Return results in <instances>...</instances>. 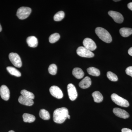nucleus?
I'll return each mask as SVG.
<instances>
[{
	"label": "nucleus",
	"mask_w": 132,
	"mask_h": 132,
	"mask_svg": "<svg viewBox=\"0 0 132 132\" xmlns=\"http://www.w3.org/2000/svg\"><path fill=\"white\" fill-rule=\"evenodd\" d=\"M68 115V109L66 108L57 109L54 112V121L55 123L61 124L65 121Z\"/></svg>",
	"instance_id": "nucleus-1"
},
{
	"label": "nucleus",
	"mask_w": 132,
	"mask_h": 132,
	"mask_svg": "<svg viewBox=\"0 0 132 132\" xmlns=\"http://www.w3.org/2000/svg\"><path fill=\"white\" fill-rule=\"evenodd\" d=\"M95 33L101 40L106 43H110L112 41V36L108 31L101 27H97L95 29Z\"/></svg>",
	"instance_id": "nucleus-2"
},
{
	"label": "nucleus",
	"mask_w": 132,
	"mask_h": 132,
	"mask_svg": "<svg viewBox=\"0 0 132 132\" xmlns=\"http://www.w3.org/2000/svg\"><path fill=\"white\" fill-rule=\"evenodd\" d=\"M112 100L118 105L124 107H128L130 105L128 101L126 99L123 98L118 95L113 94L111 96Z\"/></svg>",
	"instance_id": "nucleus-3"
},
{
	"label": "nucleus",
	"mask_w": 132,
	"mask_h": 132,
	"mask_svg": "<svg viewBox=\"0 0 132 132\" xmlns=\"http://www.w3.org/2000/svg\"><path fill=\"white\" fill-rule=\"evenodd\" d=\"M32 10L30 8L27 7H21L17 10L16 15L20 20L27 19L31 14Z\"/></svg>",
	"instance_id": "nucleus-4"
},
{
	"label": "nucleus",
	"mask_w": 132,
	"mask_h": 132,
	"mask_svg": "<svg viewBox=\"0 0 132 132\" xmlns=\"http://www.w3.org/2000/svg\"><path fill=\"white\" fill-rule=\"evenodd\" d=\"M76 53L79 56L85 58H92L94 54L93 52L88 50L84 47H79L77 48Z\"/></svg>",
	"instance_id": "nucleus-5"
},
{
	"label": "nucleus",
	"mask_w": 132,
	"mask_h": 132,
	"mask_svg": "<svg viewBox=\"0 0 132 132\" xmlns=\"http://www.w3.org/2000/svg\"><path fill=\"white\" fill-rule=\"evenodd\" d=\"M9 59L13 65L17 68L21 67L22 63L20 57L16 53H11L9 54Z\"/></svg>",
	"instance_id": "nucleus-6"
},
{
	"label": "nucleus",
	"mask_w": 132,
	"mask_h": 132,
	"mask_svg": "<svg viewBox=\"0 0 132 132\" xmlns=\"http://www.w3.org/2000/svg\"><path fill=\"white\" fill-rule=\"evenodd\" d=\"M68 93L69 99L71 101L75 100L78 97V93L75 86L70 83L67 86Z\"/></svg>",
	"instance_id": "nucleus-7"
},
{
	"label": "nucleus",
	"mask_w": 132,
	"mask_h": 132,
	"mask_svg": "<svg viewBox=\"0 0 132 132\" xmlns=\"http://www.w3.org/2000/svg\"><path fill=\"white\" fill-rule=\"evenodd\" d=\"M49 91L53 97L57 99H61L63 98V93L60 88L57 86H52L50 88Z\"/></svg>",
	"instance_id": "nucleus-8"
},
{
	"label": "nucleus",
	"mask_w": 132,
	"mask_h": 132,
	"mask_svg": "<svg viewBox=\"0 0 132 132\" xmlns=\"http://www.w3.org/2000/svg\"><path fill=\"white\" fill-rule=\"evenodd\" d=\"M82 43L84 47L90 51H94L97 48V46L95 43L90 38H85Z\"/></svg>",
	"instance_id": "nucleus-9"
},
{
	"label": "nucleus",
	"mask_w": 132,
	"mask_h": 132,
	"mask_svg": "<svg viewBox=\"0 0 132 132\" xmlns=\"http://www.w3.org/2000/svg\"><path fill=\"white\" fill-rule=\"evenodd\" d=\"M108 14L113 19L116 23H122L124 20V18L122 15L120 13L113 11H110L108 12Z\"/></svg>",
	"instance_id": "nucleus-10"
},
{
	"label": "nucleus",
	"mask_w": 132,
	"mask_h": 132,
	"mask_svg": "<svg viewBox=\"0 0 132 132\" xmlns=\"http://www.w3.org/2000/svg\"><path fill=\"white\" fill-rule=\"evenodd\" d=\"M10 91L6 85H3L0 88V95L2 99L8 101L10 98Z\"/></svg>",
	"instance_id": "nucleus-11"
},
{
	"label": "nucleus",
	"mask_w": 132,
	"mask_h": 132,
	"mask_svg": "<svg viewBox=\"0 0 132 132\" xmlns=\"http://www.w3.org/2000/svg\"><path fill=\"white\" fill-rule=\"evenodd\" d=\"M113 112L116 116L123 119H127L130 116V115L127 112L120 108H114Z\"/></svg>",
	"instance_id": "nucleus-12"
},
{
	"label": "nucleus",
	"mask_w": 132,
	"mask_h": 132,
	"mask_svg": "<svg viewBox=\"0 0 132 132\" xmlns=\"http://www.w3.org/2000/svg\"><path fill=\"white\" fill-rule=\"evenodd\" d=\"M92 84V81L90 77L86 76L79 83L80 87L82 89H86L90 87Z\"/></svg>",
	"instance_id": "nucleus-13"
},
{
	"label": "nucleus",
	"mask_w": 132,
	"mask_h": 132,
	"mask_svg": "<svg viewBox=\"0 0 132 132\" xmlns=\"http://www.w3.org/2000/svg\"><path fill=\"white\" fill-rule=\"evenodd\" d=\"M19 103L22 105L28 106H31L34 104V102L31 99L28 98L26 97H24L22 95H21L19 97Z\"/></svg>",
	"instance_id": "nucleus-14"
},
{
	"label": "nucleus",
	"mask_w": 132,
	"mask_h": 132,
	"mask_svg": "<svg viewBox=\"0 0 132 132\" xmlns=\"http://www.w3.org/2000/svg\"><path fill=\"white\" fill-rule=\"evenodd\" d=\"M27 42L29 46L30 47L35 48L38 46V39L35 36H29L27 38Z\"/></svg>",
	"instance_id": "nucleus-15"
},
{
	"label": "nucleus",
	"mask_w": 132,
	"mask_h": 132,
	"mask_svg": "<svg viewBox=\"0 0 132 132\" xmlns=\"http://www.w3.org/2000/svg\"><path fill=\"white\" fill-rule=\"evenodd\" d=\"M73 75L78 79H81L84 77L85 73L82 69L79 68L73 69L72 71Z\"/></svg>",
	"instance_id": "nucleus-16"
},
{
	"label": "nucleus",
	"mask_w": 132,
	"mask_h": 132,
	"mask_svg": "<svg viewBox=\"0 0 132 132\" xmlns=\"http://www.w3.org/2000/svg\"><path fill=\"white\" fill-rule=\"evenodd\" d=\"M23 121L26 123H32L35 120V117L34 116L30 114L25 113L22 116Z\"/></svg>",
	"instance_id": "nucleus-17"
},
{
	"label": "nucleus",
	"mask_w": 132,
	"mask_h": 132,
	"mask_svg": "<svg viewBox=\"0 0 132 132\" xmlns=\"http://www.w3.org/2000/svg\"><path fill=\"white\" fill-rule=\"evenodd\" d=\"M120 33L123 37H127L132 34V29L122 28L120 29Z\"/></svg>",
	"instance_id": "nucleus-18"
},
{
	"label": "nucleus",
	"mask_w": 132,
	"mask_h": 132,
	"mask_svg": "<svg viewBox=\"0 0 132 132\" xmlns=\"http://www.w3.org/2000/svg\"><path fill=\"white\" fill-rule=\"evenodd\" d=\"M92 96L93 97L94 100L95 102L100 103L103 101V97L102 94L98 91H96L93 93Z\"/></svg>",
	"instance_id": "nucleus-19"
},
{
	"label": "nucleus",
	"mask_w": 132,
	"mask_h": 132,
	"mask_svg": "<svg viewBox=\"0 0 132 132\" xmlns=\"http://www.w3.org/2000/svg\"><path fill=\"white\" fill-rule=\"evenodd\" d=\"M7 70L10 74L16 77H20L21 73L20 71H18L16 69L12 67H7Z\"/></svg>",
	"instance_id": "nucleus-20"
},
{
	"label": "nucleus",
	"mask_w": 132,
	"mask_h": 132,
	"mask_svg": "<svg viewBox=\"0 0 132 132\" xmlns=\"http://www.w3.org/2000/svg\"><path fill=\"white\" fill-rule=\"evenodd\" d=\"M40 117L44 120H48L50 119V116L48 111L45 109H42L40 111L39 113Z\"/></svg>",
	"instance_id": "nucleus-21"
},
{
	"label": "nucleus",
	"mask_w": 132,
	"mask_h": 132,
	"mask_svg": "<svg viewBox=\"0 0 132 132\" xmlns=\"http://www.w3.org/2000/svg\"><path fill=\"white\" fill-rule=\"evenodd\" d=\"M87 71L89 75L93 76H98L100 75V70L93 67H91L88 68Z\"/></svg>",
	"instance_id": "nucleus-22"
},
{
	"label": "nucleus",
	"mask_w": 132,
	"mask_h": 132,
	"mask_svg": "<svg viewBox=\"0 0 132 132\" xmlns=\"http://www.w3.org/2000/svg\"><path fill=\"white\" fill-rule=\"evenodd\" d=\"M21 95L28 98L31 99L32 100L34 99L35 95L34 94L26 90H22L21 92Z\"/></svg>",
	"instance_id": "nucleus-23"
},
{
	"label": "nucleus",
	"mask_w": 132,
	"mask_h": 132,
	"mask_svg": "<svg viewBox=\"0 0 132 132\" xmlns=\"http://www.w3.org/2000/svg\"><path fill=\"white\" fill-rule=\"evenodd\" d=\"M65 17V13L63 11H61L57 12L54 16V19L56 21H61Z\"/></svg>",
	"instance_id": "nucleus-24"
},
{
	"label": "nucleus",
	"mask_w": 132,
	"mask_h": 132,
	"mask_svg": "<svg viewBox=\"0 0 132 132\" xmlns=\"http://www.w3.org/2000/svg\"><path fill=\"white\" fill-rule=\"evenodd\" d=\"M60 37V36L58 33H56L52 34L50 36L49 42L51 43H55L59 40Z\"/></svg>",
	"instance_id": "nucleus-25"
},
{
	"label": "nucleus",
	"mask_w": 132,
	"mask_h": 132,
	"mask_svg": "<svg viewBox=\"0 0 132 132\" xmlns=\"http://www.w3.org/2000/svg\"><path fill=\"white\" fill-rule=\"evenodd\" d=\"M48 72L50 74L53 75H55L57 72V65L55 64H51L48 67Z\"/></svg>",
	"instance_id": "nucleus-26"
},
{
	"label": "nucleus",
	"mask_w": 132,
	"mask_h": 132,
	"mask_svg": "<svg viewBox=\"0 0 132 132\" xmlns=\"http://www.w3.org/2000/svg\"><path fill=\"white\" fill-rule=\"evenodd\" d=\"M107 76L108 78L112 81H116L118 80V77L117 75L110 71L108 72L107 73Z\"/></svg>",
	"instance_id": "nucleus-27"
},
{
	"label": "nucleus",
	"mask_w": 132,
	"mask_h": 132,
	"mask_svg": "<svg viewBox=\"0 0 132 132\" xmlns=\"http://www.w3.org/2000/svg\"><path fill=\"white\" fill-rule=\"evenodd\" d=\"M126 72L127 75L130 76L132 77V66L128 67L126 69Z\"/></svg>",
	"instance_id": "nucleus-28"
},
{
	"label": "nucleus",
	"mask_w": 132,
	"mask_h": 132,
	"mask_svg": "<svg viewBox=\"0 0 132 132\" xmlns=\"http://www.w3.org/2000/svg\"><path fill=\"white\" fill-rule=\"evenodd\" d=\"M122 132H132V130L131 129L127 128H123L121 130Z\"/></svg>",
	"instance_id": "nucleus-29"
},
{
	"label": "nucleus",
	"mask_w": 132,
	"mask_h": 132,
	"mask_svg": "<svg viewBox=\"0 0 132 132\" xmlns=\"http://www.w3.org/2000/svg\"><path fill=\"white\" fill-rule=\"evenodd\" d=\"M128 7L132 11V2L130 3L127 5Z\"/></svg>",
	"instance_id": "nucleus-30"
},
{
	"label": "nucleus",
	"mask_w": 132,
	"mask_h": 132,
	"mask_svg": "<svg viewBox=\"0 0 132 132\" xmlns=\"http://www.w3.org/2000/svg\"><path fill=\"white\" fill-rule=\"evenodd\" d=\"M128 54L132 56V47L130 48L128 50Z\"/></svg>",
	"instance_id": "nucleus-31"
},
{
	"label": "nucleus",
	"mask_w": 132,
	"mask_h": 132,
	"mask_svg": "<svg viewBox=\"0 0 132 132\" xmlns=\"http://www.w3.org/2000/svg\"><path fill=\"white\" fill-rule=\"evenodd\" d=\"M2 26L0 24V32L2 31Z\"/></svg>",
	"instance_id": "nucleus-32"
},
{
	"label": "nucleus",
	"mask_w": 132,
	"mask_h": 132,
	"mask_svg": "<svg viewBox=\"0 0 132 132\" xmlns=\"http://www.w3.org/2000/svg\"><path fill=\"white\" fill-rule=\"evenodd\" d=\"M68 119H70V116L69 114L68 115Z\"/></svg>",
	"instance_id": "nucleus-33"
},
{
	"label": "nucleus",
	"mask_w": 132,
	"mask_h": 132,
	"mask_svg": "<svg viewBox=\"0 0 132 132\" xmlns=\"http://www.w3.org/2000/svg\"><path fill=\"white\" fill-rule=\"evenodd\" d=\"M8 132H15L14 131H13V130H10V131H9Z\"/></svg>",
	"instance_id": "nucleus-34"
},
{
	"label": "nucleus",
	"mask_w": 132,
	"mask_h": 132,
	"mask_svg": "<svg viewBox=\"0 0 132 132\" xmlns=\"http://www.w3.org/2000/svg\"><path fill=\"white\" fill-rule=\"evenodd\" d=\"M114 1V2H118V1H120V0H118V1Z\"/></svg>",
	"instance_id": "nucleus-35"
}]
</instances>
